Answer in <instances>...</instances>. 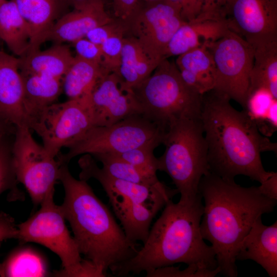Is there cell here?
Wrapping results in <instances>:
<instances>
[{
    "label": "cell",
    "mask_w": 277,
    "mask_h": 277,
    "mask_svg": "<svg viewBox=\"0 0 277 277\" xmlns=\"http://www.w3.org/2000/svg\"><path fill=\"white\" fill-rule=\"evenodd\" d=\"M203 212L200 193L191 203L169 201L150 229L141 249L110 271L113 275L123 276L148 273L176 263L215 269L218 266L215 253L205 242L200 231Z\"/></svg>",
    "instance_id": "cell-3"
},
{
    "label": "cell",
    "mask_w": 277,
    "mask_h": 277,
    "mask_svg": "<svg viewBox=\"0 0 277 277\" xmlns=\"http://www.w3.org/2000/svg\"><path fill=\"white\" fill-rule=\"evenodd\" d=\"M92 156L102 163L101 168L105 173L114 178L150 186L161 183L156 174L145 171L110 154H96Z\"/></svg>",
    "instance_id": "cell-31"
},
{
    "label": "cell",
    "mask_w": 277,
    "mask_h": 277,
    "mask_svg": "<svg viewBox=\"0 0 277 277\" xmlns=\"http://www.w3.org/2000/svg\"><path fill=\"white\" fill-rule=\"evenodd\" d=\"M89 94L56 102L31 121L29 128L39 135L43 146L52 156L57 157L62 149L68 148L93 127L88 108Z\"/></svg>",
    "instance_id": "cell-11"
},
{
    "label": "cell",
    "mask_w": 277,
    "mask_h": 277,
    "mask_svg": "<svg viewBox=\"0 0 277 277\" xmlns=\"http://www.w3.org/2000/svg\"><path fill=\"white\" fill-rule=\"evenodd\" d=\"M59 181L65 191L60 206L80 253L106 274L108 269L133 258L138 251L136 243L128 240L87 181L75 179L67 164L61 167Z\"/></svg>",
    "instance_id": "cell-4"
},
{
    "label": "cell",
    "mask_w": 277,
    "mask_h": 277,
    "mask_svg": "<svg viewBox=\"0 0 277 277\" xmlns=\"http://www.w3.org/2000/svg\"><path fill=\"white\" fill-rule=\"evenodd\" d=\"M156 147L154 146H147L123 152L108 154L127 162L145 171L156 174L158 170V159L153 154V150Z\"/></svg>",
    "instance_id": "cell-33"
},
{
    "label": "cell",
    "mask_w": 277,
    "mask_h": 277,
    "mask_svg": "<svg viewBox=\"0 0 277 277\" xmlns=\"http://www.w3.org/2000/svg\"><path fill=\"white\" fill-rule=\"evenodd\" d=\"M78 164L81 169L79 178L87 181L96 180L105 191L109 200L120 199L130 202L154 205L164 207L178 193L163 183L155 186L136 184L114 178L105 173L89 154H84Z\"/></svg>",
    "instance_id": "cell-15"
},
{
    "label": "cell",
    "mask_w": 277,
    "mask_h": 277,
    "mask_svg": "<svg viewBox=\"0 0 277 277\" xmlns=\"http://www.w3.org/2000/svg\"><path fill=\"white\" fill-rule=\"evenodd\" d=\"M16 127L0 119V137L6 134L14 133Z\"/></svg>",
    "instance_id": "cell-44"
},
{
    "label": "cell",
    "mask_w": 277,
    "mask_h": 277,
    "mask_svg": "<svg viewBox=\"0 0 277 277\" xmlns=\"http://www.w3.org/2000/svg\"><path fill=\"white\" fill-rule=\"evenodd\" d=\"M3 0H0V4H1V3L2 2Z\"/></svg>",
    "instance_id": "cell-47"
},
{
    "label": "cell",
    "mask_w": 277,
    "mask_h": 277,
    "mask_svg": "<svg viewBox=\"0 0 277 277\" xmlns=\"http://www.w3.org/2000/svg\"><path fill=\"white\" fill-rule=\"evenodd\" d=\"M24 86V107L31 121L48 106L57 102L62 93V80L35 74L21 73Z\"/></svg>",
    "instance_id": "cell-23"
},
{
    "label": "cell",
    "mask_w": 277,
    "mask_h": 277,
    "mask_svg": "<svg viewBox=\"0 0 277 277\" xmlns=\"http://www.w3.org/2000/svg\"><path fill=\"white\" fill-rule=\"evenodd\" d=\"M123 22L125 36L134 38L147 56L157 64L165 58L174 34L187 22L179 6L168 0L152 3L141 1L136 10Z\"/></svg>",
    "instance_id": "cell-10"
},
{
    "label": "cell",
    "mask_w": 277,
    "mask_h": 277,
    "mask_svg": "<svg viewBox=\"0 0 277 277\" xmlns=\"http://www.w3.org/2000/svg\"><path fill=\"white\" fill-rule=\"evenodd\" d=\"M159 64L151 61L137 42L130 36L123 38L121 64L117 74L129 89L147 78Z\"/></svg>",
    "instance_id": "cell-26"
},
{
    "label": "cell",
    "mask_w": 277,
    "mask_h": 277,
    "mask_svg": "<svg viewBox=\"0 0 277 277\" xmlns=\"http://www.w3.org/2000/svg\"><path fill=\"white\" fill-rule=\"evenodd\" d=\"M68 5L72 6L74 9H78L91 3L100 2L106 5L112 0H64Z\"/></svg>",
    "instance_id": "cell-43"
},
{
    "label": "cell",
    "mask_w": 277,
    "mask_h": 277,
    "mask_svg": "<svg viewBox=\"0 0 277 277\" xmlns=\"http://www.w3.org/2000/svg\"><path fill=\"white\" fill-rule=\"evenodd\" d=\"M243 108L263 135L270 136L276 131V98L269 91L265 89L249 91Z\"/></svg>",
    "instance_id": "cell-29"
},
{
    "label": "cell",
    "mask_w": 277,
    "mask_h": 277,
    "mask_svg": "<svg viewBox=\"0 0 277 277\" xmlns=\"http://www.w3.org/2000/svg\"><path fill=\"white\" fill-rule=\"evenodd\" d=\"M259 188L264 195L277 200V173L273 172L268 179L261 184Z\"/></svg>",
    "instance_id": "cell-42"
},
{
    "label": "cell",
    "mask_w": 277,
    "mask_h": 277,
    "mask_svg": "<svg viewBox=\"0 0 277 277\" xmlns=\"http://www.w3.org/2000/svg\"><path fill=\"white\" fill-rule=\"evenodd\" d=\"M105 73L98 64L76 55L62 78L63 93L68 99H76L90 94L100 77Z\"/></svg>",
    "instance_id": "cell-27"
},
{
    "label": "cell",
    "mask_w": 277,
    "mask_h": 277,
    "mask_svg": "<svg viewBox=\"0 0 277 277\" xmlns=\"http://www.w3.org/2000/svg\"><path fill=\"white\" fill-rule=\"evenodd\" d=\"M199 192L204 201L201 235L211 244L220 273L236 277L241 242L259 217L273 211L277 200L264 195L259 187H242L210 172L201 179Z\"/></svg>",
    "instance_id": "cell-2"
},
{
    "label": "cell",
    "mask_w": 277,
    "mask_h": 277,
    "mask_svg": "<svg viewBox=\"0 0 277 277\" xmlns=\"http://www.w3.org/2000/svg\"><path fill=\"white\" fill-rule=\"evenodd\" d=\"M72 43L76 56L102 66V52L101 45L92 43L86 37L80 38Z\"/></svg>",
    "instance_id": "cell-37"
},
{
    "label": "cell",
    "mask_w": 277,
    "mask_h": 277,
    "mask_svg": "<svg viewBox=\"0 0 277 277\" xmlns=\"http://www.w3.org/2000/svg\"><path fill=\"white\" fill-rule=\"evenodd\" d=\"M30 38L28 26L14 1L3 0L0 4V39L19 57L27 52Z\"/></svg>",
    "instance_id": "cell-25"
},
{
    "label": "cell",
    "mask_w": 277,
    "mask_h": 277,
    "mask_svg": "<svg viewBox=\"0 0 277 277\" xmlns=\"http://www.w3.org/2000/svg\"><path fill=\"white\" fill-rule=\"evenodd\" d=\"M74 56L69 47L55 44L48 49L28 53L18 57L21 73L35 74L61 79Z\"/></svg>",
    "instance_id": "cell-22"
},
{
    "label": "cell",
    "mask_w": 277,
    "mask_h": 277,
    "mask_svg": "<svg viewBox=\"0 0 277 277\" xmlns=\"http://www.w3.org/2000/svg\"><path fill=\"white\" fill-rule=\"evenodd\" d=\"M217 267L214 270L200 267L196 265H188L185 269L172 265L157 268L146 273L147 277H213L220 273Z\"/></svg>",
    "instance_id": "cell-35"
},
{
    "label": "cell",
    "mask_w": 277,
    "mask_h": 277,
    "mask_svg": "<svg viewBox=\"0 0 277 277\" xmlns=\"http://www.w3.org/2000/svg\"><path fill=\"white\" fill-rule=\"evenodd\" d=\"M31 131L25 126L16 127L12 160L18 183L24 186L37 206L54 190L63 164L35 140Z\"/></svg>",
    "instance_id": "cell-9"
},
{
    "label": "cell",
    "mask_w": 277,
    "mask_h": 277,
    "mask_svg": "<svg viewBox=\"0 0 277 277\" xmlns=\"http://www.w3.org/2000/svg\"><path fill=\"white\" fill-rule=\"evenodd\" d=\"M215 66L214 89L244 107L254 61V49L244 39L227 30L208 47Z\"/></svg>",
    "instance_id": "cell-12"
},
{
    "label": "cell",
    "mask_w": 277,
    "mask_h": 277,
    "mask_svg": "<svg viewBox=\"0 0 277 277\" xmlns=\"http://www.w3.org/2000/svg\"><path fill=\"white\" fill-rule=\"evenodd\" d=\"M163 144L165 150L157 158L158 170L172 179L179 202L191 203L199 195L202 177L209 172L207 148L201 118H183L171 125Z\"/></svg>",
    "instance_id": "cell-6"
},
{
    "label": "cell",
    "mask_w": 277,
    "mask_h": 277,
    "mask_svg": "<svg viewBox=\"0 0 277 277\" xmlns=\"http://www.w3.org/2000/svg\"><path fill=\"white\" fill-rule=\"evenodd\" d=\"M249 90L265 89L277 99V41L256 46Z\"/></svg>",
    "instance_id": "cell-28"
},
{
    "label": "cell",
    "mask_w": 277,
    "mask_h": 277,
    "mask_svg": "<svg viewBox=\"0 0 277 277\" xmlns=\"http://www.w3.org/2000/svg\"><path fill=\"white\" fill-rule=\"evenodd\" d=\"M0 119L15 127H28L19 60L0 50Z\"/></svg>",
    "instance_id": "cell-16"
},
{
    "label": "cell",
    "mask_w": 277,
    "mask_h": 277,
    "mask_svg": "<svg viewBox=\"0 0 277 277\" xmlns=\"http://www.w3.org/2000/svg\"><path fill=\"white\" fill-rule=\"evenodd\" d=\"M223 20L253 48L277 41V0H227Z\"/></svg>",
    "instance_id": "cell-13"
},
{
    "label": "cell",
    "mask_w": 277,
    "mask_h": 277,
    "mask_svg": "<svg viewBox=\"0 0 277 277\" xmlns=\"http://www.w3.org/2000/svg\"><path fill=\"white\" fill-rule=\"evenodd\" d=\"M180 8L182 17L187 22L195 19L200 11V0H168Z\"/></svg>",
    "instance_id": "cell-40"
},
{
    "label": "cell",
    "mask_w": 277,
    "mask_h": 277,
    "mask_svg": "<svg viewBox=\"0 0 277 277\" xmlns=\"http://www.w3.org/2000/svg\"><path fill=\"white\" fill-rule=\"evenodd\" d=\"M160 1H161V0H141V1L145 3H152Z\"/></svg>",
    "instance_id": "cell-46"
},
{
    "label": "cell",
    "mask_w": 277,
    "mask_h": 277,
    "mask_svg": "<svg viewBox=\"0 0 277 277\" xmlns=\"http://www.w3.org/2000/svg\"><path fill=\"white\" fill-rule=\"evenodd\" d=\"M230 100L214 89L202 95L201 120L209 172L231 181L243 175L261 184L273 172L264 169L261 153L276 152V143L263 135L245 111L234 108Z\"/></svg>",
    "instance_id": "cell-1"
},
{
    "label": "cell",
    "mask_w": 277,
    "mask_h": 277,
    "mask_svg": "<svg viewBox=\"0 0 277 277\" xmlns=\"http://www.w3.org/2000/svg\"><path fill=\"white\" fill-rule=\"evenodd\" d=\"M117 35H125V27L122 21L114 17L111 22L91 29L85 37L93 43L101 45L109 38Z\"/></svg>",
    "instance_id": "cell-36"
},
{
    "label": "cell",
    "mask_w": 277,
    "mask_h": 277,
    "mask_svg": "<svg viewBox=\"0 0 277 277\" xmlns=\"http://www.w3.org/2000/svg\"><path fill=\"white\" fill-rule=\"evenodd\" d=\"M129 241L136 243L146 240L151 223L162 208L155 205L122 201L110 202Z\"/></svg>",
    "instance_id": "cell-24"
},
{
    "label": "cell",
    "mask_w": 277,
    "mask_h": 277,
    "mask_svg": "<svg viewBox=\"0 0 277 277\" xmlns=\"http://www.w3.org/2000/svg\"><path fill=\"white\" fill-rule=\"evenodd\" d=\"M3 265L5 276H46L49 274L45 259L30 247L15 249Z\"/></svg>",
    "instance_id": "cell-30"
},
{
    "label": "cell",
    "mask_w": 277,
    "mask_h": 277,
    "mask_svg": "<svg viewBox=\"0 0 277 277\" xmlns=\"http://www.w3.org/2000/svg\"><path fill=\"white\" fill-rule=\"evenodd\" d=\"M166 131L142 113L127 117L107 126H94L58 157L67 164L79 155L121 153L163 143Z\"/></svg>",
    "instance_id": "cell-8"
},
{
    "label": "cell",
    "mask_w": 277,
    "mask_h": 277,
    "mask_svg": "<svg viewBox=\"0 0 277 277\" xmlns=\"http://www.w3.org/2000/svg\"><path fill=\"white\" fill-rule=\"evenodd\" d=\"M105 6L102 2H93L62 15L53 26L48 40L63 44L85 37L93 28L113 19L106 11Z\"/></svg>",
    "instance_id": "cell-17"
},
{
    "label": "cell",
    "mask_w": 277,
    "mask_h": 277,
    "mask_svg": "<svg viewBox=\"0 0 277 277\" xmlns=\"http://www.w3.org/2000/svg\"><path fill=\"white\" fill-rule=\"evenodd\" d=\"M51 191L40 204V208L28 220L17 225V239L22 243L34 242L48 248L61 260L60 276L102 277L103 274L89 260L82 259L75 241L66 225L60 205Z\"/></svg>",
    "instance_id": "cell-7"
},
{
    "label": "cell",
    "mask_w": 277,
    "mask_h": 277,
    "mask_svg": "<svg viewBox=\"0 0 277 277\" xmlns=\"http://www.w3.org/2000/svg\"><path fill=\"white\" fill-rule=\"evenodd\" d=\"M228 30L223 21L194 20L185 22L176 30L167 47L165 58L177 56L196 48L208 47Z\"/></svg>",
    "instance_id": "cell-20"
},
{
    "label": "cell",
    "mask_w": 277,
    "mask_h": 277,
    "mask_svg": "<svg viewBox=\"0 0 277 277\" xmlns=\"http://www.w3.org/2000/svg\"><path fill=\"white\" fill-rule=\"evenodd\" d=\"M131 89L142 114L166 132L180 120L201 118L202 95L184 81L174 61L163 60Z\"/></svg>",
    "instance_id": "cell-5"
},
{
    "label": "cell",
    "mask_w": 277,
    "mask_h": 277,
    "mask_svg": "<svg viewBox=\"0 0 277 277\" xmlns=\"http://www.w3.org/2000/svg\"><path fill=\"white\" fill-rule=\"evenodd\" d=\"M141 0H112L115 18L124 21L128 18L138 7Z\"/></svg>",
    "instance_id": "cell-39"
},
{
    "label": "cell",
    "mask_w": 277,
    "mask_h": 277,
    "mask_svg": "<svg viewBox=\"0 0 277 277\" xmlns=\"http://www.w3.org/2000/svg\"><path fill=\"white\" fill-rule=\"evenodd\" d=\"M175 63L184 81L199 93L214 89L215 66L208 47L189 50L177 56Z\"/></svg>",
    "instance_id": "cell-21"
},
{
    "label": "cell",
    "mask_w": 277,
    "mask_h": 277,
    "mask_svg": "<svg viewBox=\"0 0 277 277\" xmlns=\"http://www.w3.org/2000/svg\"><path fill=\"white\" fill-rule=\"evenodd\" d=\"M124 35H117L106 40L101 45L102 67L106 73H117L121 64Z\"/></svg>",
    "instance_id": "cell-34"
},
{
    "label": "cell",
    "mask_w": 277,
    "mask_h": 277,
    "mask_svg": "<svg viewBox=\"0 0 277 277\" xmlns=\"http://www.w3.org/2000/svg\"><path fill=\"white\" fill-rule=\"evenodd\" d=\"M14 133L0 137V195L9 190L10 199L15 200L22 197L23 194L16 186L18 182L13 165L12 146L14 139L10 142L8 139L9 136Z\"/></svg>",
    "instance_id": "cell-32"
},
{
    "label": "cell",
    "mask_w": 277,
    "mask_h": 277,
    "mask_svg": "<svg viewBox=\"0 0 277 277\" xmlns=\"http://www.w3.org/2000/svg\"><path fill=\"white\" fill-rule=\"evenodd\" d=\"M27 24L30 42L26 53L39 50L60 18L64 0H13Z\"/></svg>",
    "instance_id": "cell-19"
},
{
    "label": "cell",
    "mask_w": 277,
    "mask_h": 277,
    "mask_svg": "<svg viewBox=\"0 0 277 277\" xmlns=\"http://www.w3.org/2000/svg\"><path fill=\"white\" fill-rule=\"evenodd\" d=\"M236 259L252 260L260 265L269 276L276 277V221L266 226L262 222V216L259 217L241 242Z\"/></svg>",
    "instance_id": "cell-18"
},
{
    "label": "cell",
    "mask_w": 277,
    "mask_h": 277,
    "mask_svg": "<svg viewBox=\"0 0 277 277\" xmlns=\"http://www.w3.org/2000/svg\"><path fill=\"white\" fill-rule=\"evenodd\" d=\"M17 226L10 214L0 211V243L7 239H17Z\"/></svg>",
    "instance_id": "cell-41"
},
{
    "label": "cell",
    "mask_w": 277,
    "mask_h": 277,
    "mask_svg": "<svg viewBox=\"0 0 277 277\" xmlns=\"http://www.w3.org/2000/svg\"><path fill=\"white\" fill-rule=\"evenodd\" d=\"M4 271L3 263H0V277H4Z\"/></svg>",
    "instance_id": "cell-45"
},
{
    "label": "cell",
    "mask_w": 277,
    "mask_h": 277,
    "mask_svg": "<svg viewBox=\"0 0 277 277\" xmlns=\"http://www.w3.org/2000/svg\"><path fill=\"white\" fill-rule=\"evenodd\" d=\"M93 127L112 125L130 115L142 113L131 89L115 72L104 74L88 98Z\"/></svg>",
    "instance_id": "cell-14"
},
{
    "label": "cell",
    "mask_w": 277,
    "mask_h": 277,
    "mask_svg": "<svg viewBox=\"0 0 277 277\" xmlns=\"http://www.w3.org/2000/svg\"><path fill=\"white\" fill-rule=\"evenodd\" d=\"M227 0H200V11L195 20L223 21ZM195 20V19H194Z\"/></svg>",
    "instance_id": "cell-38"
}]
</instances>
